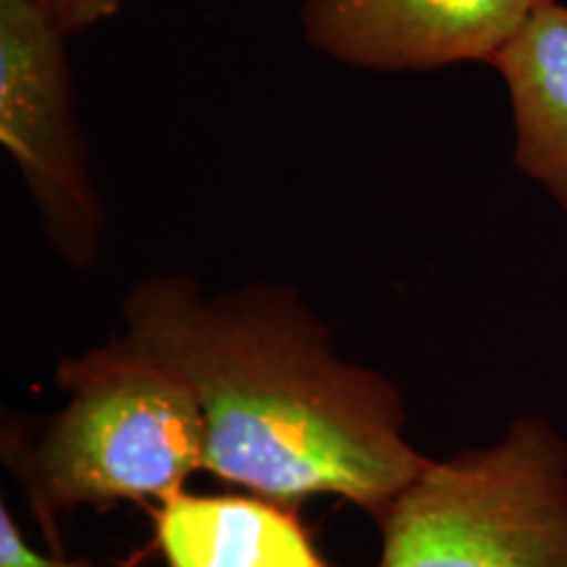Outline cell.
I'll return each mask as SVG.
<instances>
[{
	"instance_id": "obj_3",
	"label": "cell",
	"mask_w": 567,
	"mask_h": 567,
	"mask_svg": "<svg viewBox=\"0 0 567 567\" xmlns=\"http://www.w3.org/2000/svg\"><path fill=\"white\" fill-rule=\"evenodd\" d=\"M375 567H567V439L544 415L425 460L375 517Z\"/></svg>"
},
{
	"instance_id": "obj_6",
	"label": "cell",
	"mask_w": 567,
	"mask_h": 567,
	"mask_svg": "<svg viewBox=\"0 0 567 567\" xmlns=\"http://www.w3.org/2000/svg\"><path fill=\"white\" fill-rule=\"evenodd\" d=\"M297 509L250 492L179 488L155 507V544L168 567H334Z\"/></svg>"
},
{
	"instance_id": "obj_1",
	"label": "cell",
	"mask_w": 567,
	"mask_h": 567,
	"mask_svg": "<svg viewBox=\"0 0 567 567\" xmlns=\"http://www.w3.org/2000/svg\"><path fill=\"white\" fill-rule=\"evenodd\" d=\"M124 334L195 392L205 471L300 507L339 496L373 517L423 471L408 408L386 373L337 350L331 326L292 287L208 292L195 276L140 279Z\"/></svg>"
},
{
	"instance_id": "obj_4",
	"label": "cell",
	"mask_w": 567,
	"mask_h": 567,
	"mask_svg": "<svg viewBox=\"0 0 567 567\" xmlns=\"http://www.w3.org/2000/svg\"><path fill=\"white\" fill-rule=\"evenodd\" d=\"M66 40L27 0H0V142L55 255L87 271L103 247L105 208L76 122Z\"/></svg>"
},
{
	"instance_id": "obj_2",
	"label": "cell",
	"mask_w": 567,
	"mask_h": 567,
	"mask_svg": "<svg viewBox=\"0 0 567 567\" xmlns=\"http://www.w3.org/2000/svg\"><path fill=\"white\" fill-rule=\"evenodd\" d=\"M66 402L32 444L3 446L48 536L82 507L166 499L205 471V423L195 392L132 337L63 358L53 373Z\"/></svg>"
},
{
	"instance_id": "obj_5",
	"label": "cell",
	"mask_w": 567,
	"mask_h": 567,
	"mask_svg": "<svg viewBox=\"0 0 567 567\" xmlns=\"http://www.w3.org/2000/svg\"><path fill=\"white\" fill-rule=\"evenodd\" d=\"M549 0H305L310 48L379 74L436 71L492 59Z\"/></svg>"
},
{
	"instance_id": "obj_7",
	"label": "cell",
	"mask_w": 567,
	"mask_h": 567,
	"mask_svg": "<svg viewBox=\"0 0 567 567\" xmlns=\"http://www.w3.org/2000/svg\"><path fill=\"white\" fill-rule=\"evenodd\" d=\"M488 66L509 97L515 168L567 213V3H544Z\"/></svg>"
},
{
	"instance_id": "obj_8",
	"label": "cell",
	"mask_w": 567,
	"mask_h": 567,
	"mask_svg": "<svg viewBox=\"0 0 567 567\" xmlns=\"http://www.w3.org/2000/svg\"><path fill=\"white\" fill-rule=\"evenodd\" d=\"M45 17L61 34H71L90 30L124 11L132 0H27Z\"/></svg>"
},
{
	"instance_id": "obj_9",
	"label": "cell",
	"mask_w": 567,
	"mask_h": 567,
	"mask_svg": "<svg viewBox=\"0 0 567 567\" xmlns=\"http://www.w3.org/2000/svg\"><path fill=\"white\" fill-rule=\"evenodd\" d=\"M82 559H71L61 555H42L21 534L17 517L9 505H0V567H84Z\"/></svg>"
},
{
	"instance_id": "obj_10",
	"label": "cell",
	"mask_w": 567,
	"mask_h": 567,
	"mask_svg": "<svg viewBox=\"0 0 567 567\" xmlns=\"http://www.w3.org/2000/svg\"><path fill=\"white\" fill-rule=\"evenodd\" d=\"M84 567H95V565H84Z\"/></svg>"
}]
</instances>
